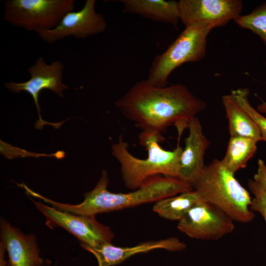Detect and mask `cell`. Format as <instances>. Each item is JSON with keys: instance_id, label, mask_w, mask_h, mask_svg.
Segmentation results:
<instances>
[{"instance_id": "17", "label": "cell", "mask_w": 266, "mask_h": 266, "mask_svg": "<svg viewBox=\"0 0 266 266\" xmlns=\"http://www.w3.org/2000/svg\"><path fill=\"white\" fill-rule=\"evenodd\" d=\"M201 200L194 189L159 200L155 202L152 210L162 218L178 221Z\"/></svg>"}, {"instance_id": "4", "label": "cell", "mask_w": 266, "mask_h": 266, "mask_svg": "<svg viewBox=\"0 0 266 266\" xmlns=\"http://www.w3.org/2000/svg\"><path fill=\"white\" fill-rule=\"evenodd\" d=\"M227 169L220 160H214L204 166L193 189L201 199L220 209L233 221L251 222L252 198L249 192Z\"/></svg>"}, {"instance_id": "18", "label": "cell", "mask_w": 266, "mask_h": 266, "mask_svg": "<svg viewBox=\"0 0 266 266\" xmlns=\"http://www.w3.org/2000/svg\"><path fill=\"white\" fill-rule=\"evenodd\" d=\"M257 143L250 138L231 136L226 154L220 160L222 165L234 174L238 170L244 168L256 152Z\"/></svg>"}, {"instance_id": "6", "label": "cell", "mask_w": 266, "mask_h": 266, "mask_svg": "<svg viewBox=\"0 0 266 266\" xmlns=\"http://www.w3.org/2000/svg\"><path fill=\"white\" fill-rule=\"evenodd\" d=\"M74 5V0H7L4 19L29 31L51 30L73 11Z\"/></svg>"}, {"instance_id": "21", "label": "cell", "mask_w": 266, "mask_h": 266, "mask_svg": "<svg viewBox=\"0 0 266 266\" xmlns=\"http://www.w3.org/2000/svg\"><path fill=\"white\" fill-rule=\"evenodd\" d=\"M249 190L254 197L252 198L250 209L259 212L266 223V189L258 180L253 178L248 182Z\"/></svg>"}, {"instance_id": "14", "label": "cell", "mask_w": 266, "mask_h": 266, "mask_svg": "<svg viewBox=\"0 0 266 266\" xmlns=\"http://www.w3.org/2000/svg\"><path fill=\"white\" fill-rule=\"evenodd\" d=\"M80 245L94 255L98 261V266H113L135 254L155 249L177 251L183 250L186 247L184 242L175 237L143 242L129 247L116 246L111 243H105L94 247Z\"/></svg>"}, {"instance_id": "3", "label": "cell", "mask_w": 266, "mask_h": 266, "mask_svg": "<svg viewBox=\"0 0 266 266\" xmlns=\"http://www.w3.org/2000/svg\"><path fill=\"white\" fill-rule=\"evenodd\" d=\"M180 138L172 151L164 149L160 143L164 140L162 133L154 130H142L138 136L139 143L147 152L146 159L132 155L128 144L122 136L112 145L113 156L120 165L125 185L131 190L140 187L148 178L158 175L179 178V162L183 148Z\"/></svg>"}, {"instance_id": "1", "label": "cell", "mask_w": 266, "mask_h": 266, "mask_svg": "<svg viewBox=\"0 0 266 266\" xmlns=\"http://www.w3.org/2000/svg\"><path fill=\"white\" fill-rule=\"evenodd\" d=\"M115 105L142 130L162 133L174 125L181 136L190 120L205 109L206 103L183 84L160 87L145 79L133 86Z\"/></svg>"}, {"instance_id": "7", "label": "cell", "mask_w": 266, "mask_h": 266, "mask_svg": "<svg viewBox=\"0 0 266 266\" xmlns=\"http://www.w3.org/2000/svg\"><path fill=\"white\" fill-rule=\"evenodd\" d=\"M30 199L45 216V223L48 227L64 228L77 238L80 245L94 247L105 243H111L114 237L110 228L99 223L95 216L68 213Z\"/></svg>"}, {"instance_id": "8", "label": "cell", "mask_w": 266, "mask_h": 266, "mask_svg": "<svg viewBox=\"0 0 266 266\" xmlns=\"http://www.w3.org/2000/svg\"><path fill=\"white\" fill-rule=\"evenodd\" d=\"M64 67V65L59 60L47 64L44 58L40 57L28 68L31 76L28 80L19 83L12 81L4 83L5 88L13 93H19L25 91L32 96L38 115V119L35 125L36 129H42L46 124L51 125L58 128L63 123H52L42 119L38 98L39 94L43 90H51L60 97H63V92L69 88L62 82Z\"/></svg>"}, {"instance_id": "10", "label": "cell", "mask_w": 266, "mask_h": 266, "mask_svg": "<svg viewBox=\"0 0 266 266\" xmlns=\"http://www.w3.org/2000/svg\"><path fill=\"white\" fill-rule=\"evenodd\" d=\"M95 5V0H87L81 9L67 13L54 28L35 33L49 44L69 36L84 39L102 33L107 23L102 15L96 11Z\"/></svg>"}, {"instance_id": "20", "label": "cell", "mask_w": 266, "mask_h": 266, "mask_svg": "<svg viewBox=\"0 0 266 266\" xmlns=\"http://www.w3.org/2000/svg\"><path fill=\"white\" fill-rule=\"evenodd\" d=\"M247 88H238L231 90L230 94L236 104L256 123L259 128L263 141L266 142V117L256 110L250 104Z\"/></svg>"}, {"instance_id": "19", "label": "cell", "mask_w": 266, "mask_h": 266, "mask_svg": "<svg viewBox=\"0 0 266 266\" xmlns=\"http://www.w3.org/2000/svg\"><path fill=\"white\" fill-rule=\"evenodd\" d=\"M234 21L239 27L249 30L259 36L266 46V2L250 13L239 15Z\"/></svg>"}, {"instance_id": "9", "label": "cell", "mask_w": 266, "mask_h": 266, "mask_svg": "<svg viewBox=\"0 0 266 266\" xmlns=\"http://www.w3.org/2000/svg\"><path fill=\"white\" fill-rule=\"evenodd\" d=\"M177 228L192 238L213 241L232 233L234 225L222 210L202 199L178 221Z\"/></svg>"}, {"instance_id": "11", "label": "cell", "mask_w": 266, "mask_h": 266, "mask_svg": "<svg viewBox=\"0 0 266 266\" xmlns=\"http://www.w3.org/2000/svg\"><path fill=\"white\" fill-rule=\"evenodd\" d=\"M178 2L180 20L185 27L207 22L216 27L237 18L242 11L240 0H180Z\"/></svg>"}, {"instance_id": "22", "label": "cell", "mask_w": 266, "mask_h": 266, "mask_svg": "<svg viewBox=\"0 0 266 266\" xmlns=\"http://www.w3.org/2000/svg\"><path fill=\"white\" fill-rule=\"evenodd\" d=\"M253 178L260 181L266 189V166L261 159L258 160L257 172Z\"/></svg>"}, {"instance_id": "23", "label": "cell", "mask_w": 266, "mask_h": 266, "mask_svg": "<svg viewBox=\"0 0 266 266\" xmlns=\"http://www.w3.org/2000/svg\"><path fill=\"white\" fill-rule=\"evenodd\" d=\"M6 249L4 243L0 241V266H7L8 261L5 259Z\"/></svg>"}, {"instance_id": "16", "label": "cell", "mask_w": 266, "mask_h": 266, "mask_svg": "<svg viewBox=\"0 0 266 266\" xmlns=\"http://www.w3.org/2000/svg\"><path fill=\"white\" fill-rule=\"evenodd\" d=\"M222 103L228 120L231 136L262 140L259 127L250 116L239 107L229 95L222 97Z\"/></svg>"}, {"instance_id": "12", "label": "cell", "mask_w": 266, "mask_h": 266, "mask_svg": "<svg viewBox=\"0 0 266 266\" xmlns=\"http://www.w3.org/2000/svg\"><path fill=\"white\" fill-rule=\"evenodd\" d=\"M187 128L189 134L185 139V146L180 156L179 179L193 187L205 166L204 157L210 141L204 135L196 116L190 120Z\"/></svg>"}, {"instance_id": "15", "label": "cell", "mask_w": 266, "mask_h": 266, "mask_svg": "<svg viewBox=\"0 0 266 266\" xmlns=\"http://www.w3.org/2000/svg\"><path fill=\"white\" fill-rule=\"evenodd\" d=\"M124 13L135 14L153 21L177 26L180 20L178 2L165 0H121Z\"/></svg>"}, {"instance_id": "24", "label": "cell", "mask_w": 266, "mask_h": 266, "mask_svg": "<svg viewBox=\"0 0 266 266\" xmlns=\"http://www.w3.org/2000/svg\"><path fill=\"white\" fill-rule=\"evenodd\" d=\"M257 111L261 114H266V101H262L257 106Z\"/></svg>"}, {"instance_id": "5", "label": "cell", "mask_w": 266, "mask_h": 266, "mask_svg": "<svg viewBox=\"0 0 266 266\" xmlns=\"http://www.w3.org/2000/svg\"><path fill=\"white\" fill-rule=\"evenodd\" d=\"M215 28L207 22L185 27L168 48L154 58L147 80L157 87L166 86L168 77L175 69L184 63L203 59L206 54L207 36Z\"/></svg>"}, {"instance_id": "13", "label": "cell", "mask_w": 266, "mask_h": 266, "mask_svg": "<svg viewBox=\"0 0 266 266\" xmlns=\"http://www.w3.org/2000/svg\"><path fill=\"white\" fill-rule=\"evenodd\" d=\"M0 240L8 255L7 266H42L43 260L34 234H25L1 218Z\"/></svg>"}, {"instance_id": "2", "label": "cell", "mask_w": 266, "mask_h": 266, "mask_svg": "<svg viewBox=\"0 0 266 266\" xmlns=\"http://www.w3.org/2000/svg\"><path fill=\"white\" fill-rule=\"evenodd\" d=\"M108 182L107 172L103 170L95 188L84 194V200L80 203L71 204L52 200H49V203L55 208L68 213L96 216L99 213L156 202L194 190L192 185L179 178L162 175L148 178L138 189L127 193L109 191L107 190Z\"/></svg>"}]
</instances>
